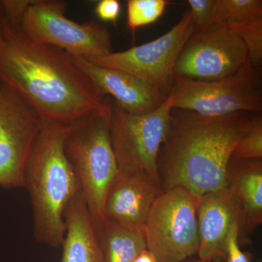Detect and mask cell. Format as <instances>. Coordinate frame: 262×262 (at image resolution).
<instances>
[{"label": "cell", "instance_id": "1", "mask_svg": "<svg viewBox=\"0 0 262 262\" xmlns=\"http://www.w3.org/2000/svg\"><path fill=\"white\" fill-rule=\"evenodd\" d=\"M0 83L41 120L70 125L102 106L106 96L63 50L32 41L19 24L14 0H0Z\"/></svg>", "mask_w": 262, "mask_h": 262}, {"label": "cell", "instance_id": "2", "mask_svg": "<svg viewBox=\"0 0 262 262\" xmlns=\"http://www.w3.org/2000/svg\"><path fill=\"white\" fill-rule=\"evenodd\" d=\"M249 114L211 117L173 108L158 156L163 192L182 187L200 198L225 187L232 151L253 117Z\"/></svg>", "mask_w": 262, "mask_h": 262}, {"label": "cell", "instance_id": "3", "mask_svg": "<svg viewBox=\"0 0 262 262\" xmlns=\"http://www.w3.org/2000/svg\"><path fill=\"white\" fill-rule=\"evenodd\" d=\"M68 125L42 120L24 176L28 189L37 241L52 247L63 243L66 211L81 192L80 184L66 154Z\"/></svg>", "mask_w": 262, "mask_h": 262}, {"label": "cell", "instance_id": "4", "mask_svg": "<svg viewBox=\"0 0 262 262\" xmlns=\"http://www.w3.org/2000/svg\"><path fill=\"white\" fill-rule=\"evenodd\" d=\"M113 103V98L106 96L101 107L68 125L65 138L66 154L96 229L104 220L105 199L118 173L110 139Z\"/></svg>", "mask_w": 262, "mask_h": 262}, {"label": "cell", "instance_id": "5", "mask_svg": "<svg viewBox=\"0 0 262 262\" xmlns=\"http://www.w3.org/2000/svg\"><path fill=\"white\" fill-rule=\"evenodd\" d=\"M14 3L20 28L34 42L86 60L113 52L106 27L94 21L78 24L67 18L66 2L14 0Z\"/></svg>", "mask_w": 262, "mask_h": 262}, {"label": "cell", "instance_id": "6", "mask_svg": "<svg viewBox=\"0 0 262 262\" xmlns=\"http://www.w3.org/2000/svg\"><path fill=\"white\" fill-rule=\"evenodd\" d=\"M172 111L171 94L146 115L127 113L114 101L110 139L118 173H147L160 185L158 156L168 136Z\"/></svg>", "mask_w": 262, "mask_h": 262}, {"label": "cell", "instance_id": "7", "mask_svg": "<svg viewBox=\"0 0 262 262\" xmlns=\"http://www.w3.org/2000/svg\"><path fill=\"white\" fill-rule=\"evenodd\" d=\"M173 108L204 116L238 113L259 114L262 110L258 69L248 59L235 73L215 81L174 77Z\"/></svg>", "mask_w": 262, "mask_h": 262}, {"label": "cell", "instance_id": "8", "mask_svg": "<svg viewBox=\"0 0 262 262\" xmlns=\"http://www.w3.org/2000/svg\"><path fill=\"white\" fill-rule=\"evenodd\" d=\"M198 202L182 187L163 191L155 201L143 232L157 262H182L198 253Z\"/></svg>", "mask_w": 262, "mask_h": 262}, {"label": "cell", "instance_id": "9", "mask_svg": "<svg viewBox=\"0 0 262 262\" xmlns=\"http://www.w3.org/2000/svg\"><path fill=\"white\" fill-rule=\"evenodd\" d=\"M192 34L191 15L187 10L178 24L154 40L87 61L135 76L168 98L173 89L177 58Z\"/></svg>", "mask_w": 262, "mask_h": 262}, {"label": "cell", "instance_id": "10", "mask_svg": "<svg viewBox=\"0 0 262 262\" xmlns=\"http://www.w3.org/2000/svg\"><path fill=\"white\" fill-rule=\"evenodd\" d=\"M249 59L244 41L232 29L214 26L193 33L179 53L175 77L215 81L235 73Z\"/></svg>", "mask_w": 262, "mask_h": 262}, {"label": "cell", "instance_id": "11", "mask_svg": "<svg viewBox=\"0 0 262 262\" xmlns=\"http://www.w3.org/2000/svg\"><path fill=\"white\" fill-rule=\"evenodd\" d=\"M42 120L13 89L0 83V186L24 187L29 155Z\"/></svg>", "mask_w": 262, "mask_h": 262}, {"label": "cell", "instance_id": "12", "mask_svg": "<svg viewBox=\"0 0 262 262\" xmlns=\"http://www.w3.org/2000/svg\"><path fill=\"white\" fill-rule=\"evenodd\" d=\"M162 193L161 186L149 174L117 173L106 194L103 218L143 229Z\"/></svg>", "mask_w": 262, "mask_h": 262}, {"label": "cell", "instance_id": "13", "mask_svg": "<svg viewBox=\"0 0 262 262\" xmlns=\"http://www.w3.org/2000/svg\"><path fill=\"white\" fill-rule=\"evenodd\" d=\"M242 227L241 209L227 186L200 196L198 206L199 248L202 262L225 258V245L232 226Z\"/></svg>", "mask_w": 262, "mask_h": 262}, {"label": "cell", "instance_id": "14", "mask_svg": "<svg viewBox=\"0 0 262 262\" xmlns=\"http://www.w3.org/2000/svg\"><path fill=\"white\" fill-rule=\"evenodd\" d=\"M75 64L105 96L133 115L152 113L167 99L160 91L127 72L106 68L80 57L72 56Z\"/></svg>", "mask_w": 262, "mask_h": 262}, {"label": "cell", "instance_id": "15", "mask_svg": "<svg viewBox=\"0 0 262 262\" xmlns=\"http://www.w3.org/2000/svg\"><path fill=\"white\" fill-rule=\"evenodd\" d=\"M227 187L241 209L243 231L252 232L262 224L261 160L231 159Z\"/></svg>", "mask_w": 262, "mask_h": 262}, {"label": "cell", "instance_id": "16", "mask_svg": "<svg viewBox=\"0 0 262 262\" xmlns=\"http://www.w3.org/2000/svg\"><path fill=\"white\" fill-rule=\"evenodd\" d=\"M61 262H103L96 229L82 192L66 211Z\"/></svg>", "mask_w": 262, "mask_h": 262}, {"label": "cell", "instance_id": "17", "mask_svg": "<svg viewBox=\"0 0 262 262\" xmlns=\"http://www.w3.org/2000/svg\"><path fill=\"white\" fill-rule=\"evenodd\" d=\"M96 231L103 262H134L147 248L142 229L104 220Z\"/></svg>", "mask_w": 262, "mask_h": 262}, {"label": "cell", "instance_id": "18", "mask_svg": "<svg viewBox=\"0 0 262 262\" xmlns=\"http://www.w3.org/2000/svg\"><path fill=\"white\" fill-rule=\"evenodd\" d=\"M260 18L261 0H215L209 27L223 26L234 30Z\"/></svg>", "mask_w": 262, "mask_h": 262}, {"label": "cell", "instance_id": "19", "mask_svg": "<svg viewBox=\"0 0 262 262\" xmlns=\"http://www.w3.org/2000/svg\"><path fill=\"white\" fill-rule=\"evenodd\" d=\"M169 2L167 0H128L127 1V24L131 32L155 23L163 14Z\"/></svg>", "mask_w": 262, "mask_h": 262}, {"label": "cell", "instance_id": "20", "mask_svg": "<svg viewBox=\"0 0 262 262\" xmlns=\"http://www.w3.org/2000/svg\"><path fill=\"white\" fill-rule=\"evenodd\" d=\"M262 118L253 116L246 132L237 141L232 151V158L235 160H261Z\"/></svg>", "mask_w": 262, "mask_h": 262}, {"label": "cell", "instance_id": "21", "mask_svg": "<svg viewBox=\"0 0 262 262\" xmlns=\"http://www.w3.org/2000/svg\"><path fill=\"white\" fill-rule=\"evenodd\" d=\"M233 31L244 41L251 63L259 69L262 59V18Z\"/></svg>", "mask_w": 262, "mask_h": 262}, {"label": "cell", "instance_id": "22", "mask_svg": "<svg viewBox=\"0 0 262 262\" xmlns=\"http://www.w3.org/2000/svg\"><path fill=\"white\" fill-rule=\"evenodd\" d=\"M189 13L193 33L202 32L209 27L215 0H189Z\"/></svg>", "mask_w": 262, "mask_h": 262}, {"label": "cell", "instance_id": "23", "mask_svg": "<svg viewBox=\"0 0 262 262\" xmlns=\"http://www.w3.org/2000/svg\"><path fill=\"white\" fill-rule=\"evenodd\" d=\"M242 232L239 224L232 226L225 245V258L227 262H251L248 253L243 252L239 246V238Z\"/></svg>", "mask_w": 262, "mask_h": 262}, {"label": "cell", "instance_id": "24", "mask_svg": "<svg viewBox=\"0 0 262 262\" xmlns=\"http://www.w3.org/2000/svg\"><path fill=\"white\" fill-rule=\"evenodd\" d=\"M121 4L118 0H102L96 5V14L104 21L115 23L120 16Z\"/></svg>", "mask_w": 262, "mask_h": 262}, {"label": "cell", "instance_id": "25", "mask_svg": "<svg viewBox=\"0 0 262 262\" xmlns=\"http://www.w3.org/2000/svg\"><path fill=\"white\" fill-rule=\"evenodd\" d=\"M134 262H157V261L152 253L146 248L139 253V256L136 258Z\"/></svg>", "mask_w": 262, "mask_h": 262}, {"label": "cell", "instance_id": "26", "mask_svg": "<svg viewBox=\"0 0 262 262\" xmlns=\"http://www.w3.org/2000/svg\"><path fill=\"white\" fill-rule=\"evenodd\" d=\"M198 262H202V261H198Z\"/></svg>", "mask_w": 262, "mask_h": 262}]
</instances>
